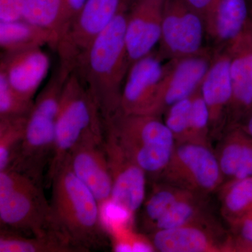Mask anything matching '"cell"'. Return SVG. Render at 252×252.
I'll list each match as a JSON object with an SVG mask.
<instances>
[{"instance_id": "d6a6232c", "label": "cell", "mask_w": 252, "mask_h": 252, "mask_svg": "<svg viewBox=\"0 0 252 252\" xmlns=\"http://www.w3.org/2000/svg\"><path fill=\"white\" fill-rule=\"evenodd\" d=\"M26 0H0V23L23 20Z\"/></svg>"}, {"instance_id": "9a60e30c", "label": "cell", "mask_w": 252, "mask_h": 252, "mask_svg": "<svg viewBox=\"0 0 252 252\" xmlns=\"http://www.w3.org/2000/svg\"><path fill=\"white\" fill-rule=\"evenodd\" d=\"M225 48L230 55V73L233 89L225 124L228 129L238 125L252 109L251 25Z\"/></svg>"}, {"instance_id": "d4e9b609", "label": "cell", "mask_w": 252, "mask_h": 252, "mask_svg": "<svg viewBox=\"0 0 252 252\" xmlns=\"http://www.w3.org/2000/svg\"><path fill=\"white\" fill-rule=\"evenodd\" d=\"M0 252H80L59 235L26 237L17 232L1 229Z\"/></svg>"}, {"instance_id": "603a6c76", "label": "cell", "mask_w": 252, "mask_h": 252, "mask_svg": "<svg viewBox=\"0 0 252 252\" xmlns=\"http://www.w3.org/2000/svg\"><path fill=\"white\" fill-rule=\"evenodd\" d=\"M156 182L152 191L148 197H146L141 207H142L141 224L143 229L149 233L153 231L158 220L172 205L190 192L162 180H158Z\"/></svg>"}, {"instance_id": "d6986e66", "label": "cell", "mask_w": 252, "mask_h": 252, "mask_svg": "<svg viewBox=\"0 0 252 252\" xmlns=\"http://www.w3.org/2000/svg\"><path fill=\"white\" fill-rule=\"evenodd\" d=\"M251 19L248 0H216L205 22L206 34L223 49L246 30Z\"/></svg>"}, {"instance_id": "836d02e7", "label": "cell", "mask_w": 252, "mask_h": 252, "mask_svg": "<svg viewBox=\"0 0 252 252\" xmlns=\"http://www.w3.org/2000/svg\"><path fill=\"white\" fill-rule=\"evenodd\" d=\"M187 4L197 13L205 22L216 0H185Z\"/></svg>"}, {"instance_id": "1f68e13d", "label": "cell", "mask_w": 252, "mask_h": 252, "mask_svg": "<svg viewBox=\"0 0 252 252\" xmlns=\"http://www.w3.org/2000/svg\"><path fill=\"white\" fill-rule=\"evenodd\" d=\"M232 252H244L252 245V212L230 225Z\"/></svg>"}, {"instance_id": "6da1fadb", "label": "cell", "mask_w": 252, "mask_h": 252, "mask_svg": "<svg viewBox=\"0 0 252 252\" xmlns=\"http://www.w3.org/2000/svg\"><path fill=\"white\" fill-rule=\"evenodd\" d=\"M129 6L122 0L115 17L94 39L74 69L94 97L103 122L120 111L123 86L130 67L125 39Z\"/></svg>"}, {"instance_id": "cb8c5ba5", "label": "cell", "mask_w": 252, "mask_h": 252, "mask_svg": "<svg viewBox=\"0 0 252 252\" xmlns=\"http://www.w3.org/2000/svg\"><path fill=\"white\" fill-rule=\"evenodd\" d=\"M205 197L189 192L158 220L152 232L211 220L207 210Z\"/></svg>"}, {"instance_id": "7c38bea8", "label": "cell", "mask_w": 252, "mask_h": 252, "mask_svg": "<svg viewBox=\"0 0 252 252\" xmlns=\"http://www.w3.org/2000/svg\"><path fill=\"white\" fill-rule=\"evenodd\" d=\"M213 57L207 51L165 63L152 115L160 117L169 107L198 90Z\"/></svg>"}, {"instance_id": "83f0119b", "label": "cell", "mask_w": 252, "mask_h": 252, "mask_svg": "<svg viewBox=\"0 0 252 252\" xmlns=\"http://www.w3.org/2000/svg\"><path fill=\"white\" fill-rule=\"evenodd\" d=\"M113 252H154L148 235L136 233L126 220H112L106 223Z\"/></svg>"}, {"instance_id": "74e56055", "label": "cell", "mask_w": 252, "mask_h": 252, "mask_svg": "<svg viewBox=\"0 0 252 252\" xmlns=\"http://www.w3.org/2000/svg\"><path fill=\"white\" fill-rule=\"evenodd\" d=\"M128 3L129 4H132V2H134L135 1H137V0H126Z\"/></svg>"}, {"instance_id": "44dd1931", "label": "cell", "mask_w": 252, "mask_h": 252, "mask_svg": "<svg viewBox=\"0 0 252 252\" xmlns=\"http://www.w3.org/2000/svg\"><path fill=\"white\" fill-rule=\"evenodd\" d=\"M59 36L24 21L0 23V46L5 53H12L49 45L57 49Z\"/></svg>"}, {"instance_id": "ab89813d", "label": "cell", "mask_w": 252, "mask_h": 252, "mask_svg": "<svg viewBox=\"0 0 252 252\" xmlns=\"http://www.w3.org/2000/svg\"><path fill=\"white\" fill-rule=\"evenodd\" d=\"M250 1H251V2L252 3V0H250Z\"/></svg>"}, {"instance_id": "ffe728a7", "label": "cell", "mask_w": 252, "mask_h": 252, "mask_svg": "<svg viewBox=\"0 0 252 252\" xmlns=\"http://www.w3.org/2000/svg\"><path fill=\"white\" fill-rule=\"evenodd\" d=\"M215 152L223 183L252 177V139L238 126L227 129Z\"/></svg>"}, {"instance_id": "2e32d148", "label": "cell", "mask_w": 252, "mask_h": 252, "mask_svg": "<svg viewBox=\"0 0 252 252\" xmlns=\"http://www.w3.org/2000/svg\"><path fill=\"white\" fill-rule=\"evenodd\" d=\"M165 0H137L129 6L126 45L130 66L153 52L161 37Z\"/></svg>"}, {"instance_id": "f546056e", "label": "cell", "mask_w": 252, "mask_h": 252, "mask_svg": "<svg viewBox=\"0 0 252 252\" xmlns=\"http://www.w3.org/2000/svg\"><path fill=\"white\" fill-rule=\"evenodd\" d=\"M34 101L21 97L14 90L4 73L0 72V119L29 115Z\"/></svg>"}, {"instance_id": "5bb4252c", "label": "cell", "mask_w": 252, "mask_h": 252, "mask_svg": "<svg viewBox=\"0 0 252 252\" xmlns=\"http://www.w3.org/2000/svg\"><path fill=\"white\" fill-rule=\"evenodd\" d=\"M158 52L151 53L131 64L121 97L120 111L126 114H151L165 64Z\"/></svg>"}, {"instance_id": "277c9868", "label": "cell", "mask_w": 252, "mask_h": 252, "mask_svg": "<svg viewBox=\"0 0 252 252\" xmlns=\"http://www.w3.org/2000/svg\"><path fill=\"white\" fill-rule=\"evenodd\" d=\"M104 122L126 153L147 173L157 180L171 158L176 140L159 116L119 112Z\"/></svg>"}, {"instance_id": "3957f363", "label": "cell", "mask_w": 252, "mask_h": 252, "mask_svg": "<svg viewBox=\"0 0 252 252\" xmlns=\"http://www.w3.org/2000/svg\"><path fill=\"white\" fill-rule=\"evenodd\" d=\"M72 71L69 66L59 63V67L38 94L28 117L21 148L8 169L21 172L42 184L43 174L54 153L61 94Z\"/></svg>"}, {"instance_id": "4fadbf2b", "label": "cell", "mask_w": 252, "mask_h": 252, "mask_svg": "<svg viewBox=\"0 0 252 252\" xmlns=\"http://www.w3.org/2000/svg\"><path fill=\"white\" fill-rule=\"evenodd\" d=\"M156 252H232L231 237L225 235L213 219L148 235Z\"/></svg>"}, {"instance_id": "8fae6325", "label": "cell", "mask_w": 252, "mask_h": 252, "mask_svg": "<svg viewBox=\"0 0 252 252\" xmlns=\"http://www.w3.org/2000/svg\"><path fill=\"white\" fill-rule=\"evenodd\" d=\"M103 137L104 133L86 135L65 159L78 178L90 189L101 208L111 200L112 193V179Z\"/></svg>"}, {"instance_id": "ac0fdd59", "label": "cell", "mask_w": 252, "mask_h": 252, "mask_svg": "<svg viewBox=\"0 0 252 252\" xmlns=\"http://www.w3.org/2000/svg\"><path fill=\"white\" fill-rule=\"evenodd\" d=\"M220 51L214 56L200 86L210 114L211 135H217L225 126L233 94L229 53L226 48Z\"/></svg>"}, {"instance_id": "7402d4cb", "label": "cell", "mask_w": 252, "mask_h": 252, "mask_svg": "<svg viewBox=\"0 0 252 252\" xmlns=\"http://www.w3.org/2000/svg\"><path fill=\"white\" fill-rule=\"evenodd\" d=\"M73 19L65 0H26L25 2L23 20L54 32L59 36L60 41Z\"/></svg>"}, {"instance_id": "7a4b0ae2", "label": "cell", "mask_w": 252, "mask_h": 252, "mask_svg": "<svg viewBox=\"0 0 252 252\" xmlns=\"http://www.w3.org/2000/svg\"><path fill=\"white\" fill-rule=\"evenodd\" d=\"M51 182L53 231L80 252L110 246L102 208L66 160Z\"/></svg>"}, {"instance_id": "4dcf8cb0", "label": "cell", "mask_w": 252, "mask_h": 252, "mask_svg": "<svg viewBox=\"0 0 252 252\" xmlns=\"http://www.w3.org/2000/svg\"><path fill=\"white\" fill-rule=\"evenodd\" d=\"M191 96L174 104L165 112V124L176 142L188 141Z\"/></svg>"}, {"instance_id": "d590c367", "label": "cell", "mask_w": 252, "mask_h": 252, "mask_svg": "<svg viewBox=\"0 0 252 252\" xmlns=\"http://www.w3.org/2000/svg\"><path fill=\"white\" fill-rule=\"evenodd\" d=\"M65 1L74 18L82 9L86 0H65Z\"/></svg>"}, {"instance_id": "f35d334b", "label": "cell", "mask_w": 252, "mask_h": 252, "mask_svg": "<svg viewBox=\"0 0 252 252\" xmlns=\"http://www.w3.org/2000/svg\"><path fill=\"white\" fill-rule=\"evenodd\" d=\"M250 25H251V29L252 31V19H251V23H250Z\"/></svg>"}, {"instance_id": "484cf974", "label": "cell", "mask_w": 252, "mask_h": 252, "mask_svg": "<svg viewBox=\"0 0 252 252\" xmlns=\"http://www.w3.org/2000/svg\"><path fill=\"white\" fill-rule=\"evenodd\" d=\"M219 190L220 212L228 224L252 212V177L224 182Z\"/></svg>"}, {"instance_id": "f1b7e54d", "label": "cell", "mask_w": 252, "mask_h": 252, "mask_svg": "<svg viewBox=\"0 0 252 252\" xmlns=\"http://www.w3.org/2000/svg\"><path fill=\"white\" fill-rule=\"evenodd\" d=\"M210 137V114L199 88L191 96L188 141L209 143Z\"/></svg>"}, {"instance_id": "52a82bcc", "label": "cell", "mask_w": 252, "mask_h": 252, "mask_svg": "<svg viewBox=\"0 0 252 252\" xmlns=\"http://www.w3.org/2000/svg\"><path fill=\"white\" fill-rule=\"evenodd\" d=\"M158 180L204 196L223 184L216 152L210 143L196 141L176 142L170 162Z\"/></svg>"}, {"instance_id": "e0dca14e", "label": "cell", "mask_w": 252, "mask_h": 252, "mask_svg": "<svg viewBox=\"0 0 252 252\" xmlns=\"http://www.w3.org/2000/svg\"><path fill=\"white\" fill-rule=\"evenodd\" d=\"M49 68V57L41 48L5 53L0 63V72L14 90L28 101H34Z\"/></svg>"}, {"instance_id": "4316f807", "label": "cell", "mask_w": 252, "mask_h": 252, "mask_svg": "<svg viewBox=\"0 0 252 252\" xmlns=\"http://www.w3.org/2000/svg\"><path fill=\"white\" fill-rule=\"evenodd\" d=\"M28 116L0 119V171L11 167L24 139Z\"/></svg>"}, {"instance_id": "e575fe53", "label": "cell", "mask_w": 252, "mask_h": 252, "mask_svg": "<svg viewBox=\"0 0 252 252\" xmlns=\"http://www.w3.org/2000/svg\"><path fill=\"white\" fill-rule=\"evenodd\" d=\"M236 126H238L247 135L252 139V109Z\"/></svg>"}, {"instance_id": "ba28073f", "label": "cell", "mask_w": 252, "mask_h": 252, "mask_svg": "<svg viewBox=\"0 0 252 252\" xmlns=\"http://www.w3.org/2000/svg\"><path fill=\"white\" fill-rule=\"evenodd\" d=\"M205 25L185 0H165L159 55L178 59L207 52L203 46Z\"/></svg>"}, {"instance_id": "30bf717a", "label": "cell", "mask_w": 252, "mask_h": 252, "mask_svg": "<svg viewBox=\"0 0 252 252\" xmlns=\"http://www.w3.org/2000/svg\"><path fill=\"white\" fill-rule=\"evenodd\" d=\"M122 0H86L60 41V62L75 67L94 39L110 24Z\"/></svg>"}, {"instance_id": "8992f818", "label": "cell", "mask_w": 252, "mask_h": 252, "mask_svg": "<svg viewBox=\"0 0 252 252\" xmlns=\"http://www.w3.org/2000/svg\"><path fill=\"white\" fill-rule=\"evenodd\" d=\"M0 224L1 229L34 237L56 234L41 184L12 169L0 171Z\"/></svg>"}, {"instance_id": "5b68a950", "label": "cell", "mask_w": 252, "mask_h": 252, "mask_svg": "<svg viewBox=\"0 0 252 252\" xmlns=\"http://www.w3.org/2000/svg\"><path fill=\"white\" fill-rule=\"evenodd\" d=\"M91 133H104L103 119L90 91L74 70L67 77L61 94L54 153L47 172L50 182L73 147Z\"/></svg>"}, {"instance_id": "8d00e7d4", "label": "cell", "mask_w": 252, "mask_h": 252, "mask_svg": "<svg viewBox=\"0 0 252 252\" xmlns=\"http://www.w3.org/2000/svg\"><path fill=\"white\" fill-rule=\"evenodd\" d=\"M245 252H252V245H249L244 250Z\"/></svg>"}, {"instance_id": "9c48e42d", "label": "cell", "mask_w": 252, "mask_h": 252, "mask_svg": "<svg viewBox=\"0 0 252 252\" xmlns=\"http://www.w3.org/2000/svg\"><path fill=\"white\" fill-rule=\"evenodd\" d=\"M103 147L112 179L111 201L132 220L146 198L147 173L104 126Z\"/></svg>"}]
</instances>
